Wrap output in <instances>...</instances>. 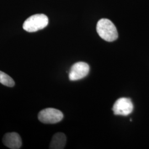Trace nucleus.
<instances>
[{
    "instance_id": "f257e3e1",
    "label": "nucleus",
    "mask_w": 149,
    "mask_h": 149,
    "mask_svg": "<svg viewBox=\"0 0 149 149\" xmlns=\"http://www.w3.org/2000/svg\"><path fill=\"white\" fill-rule=\"evenodd\" d=\"M96 29L100 37L108 42H112L117 39V29L111 21L102 18L98 22Z\"/></svg>"
},
{
    "instance_id": "f03ea898",
    "label": "nucleus",
    "mask_w": 149,
    "mask_h": 149,
    "mask_svg": "<svg viewBox=\"0 0 149 149\" xmlns=\"http://www.w3.org/2000/svg\"><path fill=\"white\" fill-rule=\"evenodd\" d=\"M49 19L44 14H37L29 17L23 23V28L28 32H37L48 26Z\"/></svg>"
},
{
    "instance_id": "7ed1b4c3",
    "label": "nucleus",
    "mask_w": 149,
    "mask_h": 149,
    "mask_svg": "<svg viewBox=\"0 0 149 149\" xmlns=\"http://www.w3.org/2000/svg\"><path fill=\"white\" fill-rule=\"evenodd\" d=\"M63 113L58 109L48 108L43 109L38 114V119L44 124H56L63 119Z\"/></svg>"
},
{
    "instance_id": "20e7f679",
    "label": "nucleus",
    "mask_w": 149,
    "mask_h": 149,
    "mask_svg": "<svg viewBox=\"0 0 149 149\" xmlns=\"http://www.w3.org/2000/svg\"><path fill=\"white\" fill-rule=\"evenodd\" d=\"M132 102L128 98H120L114 103L112 110L115 115L127 116L133 111Z\"/></svg>"
},
{
    "instance_id": "39448f33",
    "label": "nucleus",
    "mask_w": 149,
    "mask_h": 149,
    "mask_svg": "<svg viewBox=\"0 0 149 149\" xmlns=\"http://www.w3.org/2000/svg\"><path fill=\"white\" fill-rule=\"evenodd\" d=\"M90 66L85 62H77L74 64L70 70L69 77L71 81L81 80L88 74Z\"/></svg>"
},
{
    "instance_id": "423d86ee",
    "label": "nucleus",
    "mask_w": 149,
    "mask_h": 149,
    "mask_svg": "<svg viewBox=\"0 0 149 149\" xmlns=\"http://www.w3.org/2000/svg\"><path fill=\"white\" fill-rule=\"evenodd\" d=\"M2 141L6 146L11 149H20L22 144L21 136L15 132L6 134Z\"/></svg>"
},
{
    "instance_id": "0eeeda50",
    "label": "nucleus",
    "mask_w": 149,
    "mask_h": 149,
    "mask_svg": "<svg viewBox=\"0 0 149 149\" xmlns=\"http://www.w3.org/2000/svg\"><path fill=\"white\" fill-rule=\"evenodd\" d=\"M66 143V137L63 133H56L52 138L49 148L51 149H64Z\"/></svg>"
},
{
    "instance_id": "6e6552de",
    "label": "nucleus",
    "mask_w": 149,
    "mask_h": 149,
    "mask_svg": "<svg viewBox=\"0 0 149 149\" xmlns=\"http://www.w3.org/2000/svg\"><path fill=\"white\" fill-rule=\"evenodd\" d=\"M0 83L10 87H13L15 84L14 80L9 75L1 71H0Z\"/></svg>"
}]
</instances>
